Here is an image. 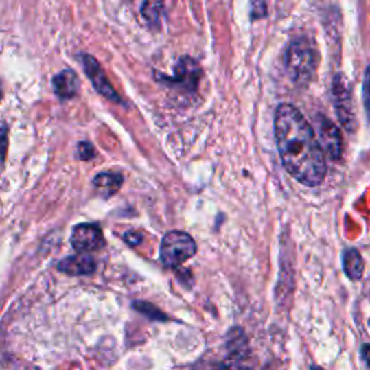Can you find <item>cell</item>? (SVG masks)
I'll return each mask as SVG.
<instances>
[{"label": "cell", "instance_id": "cell-15", "mask_svg": "<svg viewBox=\"0 0 370 370\" xmlns=\"http://www.w3.org/2000/svg\"><path fill=\"white\" fill-rule=\"evenodd\" d=\"M133 308L136 311H139L141 314L146 315V317L150 319V320H159V321H165L167 320V315L165 314H163L162 311H159L152 304L143 303V301H136V303L133 304Z\"/></svg>", "mask_w": 370, "mask_h": 370}, {"label": "cell", "instance_id": "cell-8", "mask_svg": "<svg viewBox=\"0 0 370 370\" xmlns=\"http://www.w3.org/2000/svg\"><path fill=\"white\" fill-rule=\"evenodd\" d=\"M319 132H320V145L324 148L325 154L332 159H338L343 152V139L338 128L332 120L324 116L319 117Z\"/></svg>", "mask_w": 370, "mask_h": 370}, {"label": "cell", "instance_id": "cell-20", "mask_svg": "<svg viewBox=\"0 0 370 370\" xmlns=\"http://www.w3.org/2000/svg\"><path fill=\"white\" fill-rule=\"evenodd\" d=\"M125 240L130 246H138L142 242V236L139 235V233H132V231H129V233H126V235H125Z\"/></svg>", "mask_w": 370, "mask_h": 370}, {"label": "cell", "instance_id": "cell-5", "mask_svg": "<svg viewBox=\"0 0 370 370\" xmlns=\"http://www.w3.org/2000/svg\"><path fill=\"white\" fill-rule=\"evenodd\" d=\"M71 244L80 253L97 251L104 244L103 231L94 224H78L71 233Z\"/></svg>", "mask_w": 370, "mask_h": 370}, {"label": "cell", "instance_id": "cell-6", "mask_svg": "<svg viewBox=\"0 0 370 370\" xmlns=\"http://www.w3.org/2000/svg\"><path fill=\"white\" fill-rule=\"evenodd\" d=\"M201 74H203V71H201L200 65L194 60H191L189 57H185L176 64L175 76L168 77L167 81H170L171 86H178V87L185 89L188 91H194L197 89Z\"/></svg>", "mask_w": 370, "mask_h": 370}, {"label": "cell", "instance_id": "cell-21", "mask_svg": "<svg viewBox=\"0 0 370 370\" xmlns=\"http://www.w3.org/2000/svg\"><path fill=\"white\" fill-rule=\"evenodd\" d=\"M362 358H363V360H365V363L367 365V367L370 369V346H363V349H362Z\"/></svg>", "mask_w": 370, "mask_h": 370}, {"label": "cell", "instance_id": "cell-19", "mask_svg": "<svg viewBox=\"0 0 370 370\" xmlns=\"http://www.w3.org/2000/svg\"><path fill=\"white\" fill-rule=\"evenodd\" d=\"M78 157L81 159H84V161L94 158V148H93V145L89 143V142H81L78 145Z\"/></svg>", "mask_w": 370, "mask_h": 370}, {"label": "cell", "instance_id": "cell-3", "mask_svg": "<svg viewBox=\"0 0 370 370\" xmlns=\"http://www.w3.org/2000/svg\"><path fill=\"white\" fill-rule=\"evenodd\" d=\"M197 252L194 239L188 233L174 230L167 233L162 239L159 256L162 264L170 268H176L187 262Z\"/></svg>", "mask_w": 370, "mask_h": 370}, {"label": "cell", "instance_id": "cell-18", "mask_svg": "<svg viewBox=\"0 0 370 370\" xmlns=\"http://www.w3.org/2000/svg\"><path fill=\"white\" fill-rule=\"evenodd\" d=\"M6 149H8V126L2 125L0 126V162L5 161Z\"/></svg>", "mask_w": 370, "mask_h": 370}, {"label": "cell", "instance_id": "cell-11", "mask_svg": "<svg viewBox=\"0 0 370 370\" xmlns=\"http://www.w3.org/2000/svg\"><path fill=\"white\" fill-rule=\"evenodd\" d=\"M123 178L119 174H113V172H104L100 174L94 178V188L97 189V193L103 197H112L113 194H116L119 188L122 187Z\"/></svg>", "mask_w": 370, "mask_h": 370}, {"label": "cell", "instance_id": "cell-13", "mask_svg": "<svg viewBox=\"0 0 370 370\" xmlns=\"http://www.w3.org/2000/svg\"><path fill=\"white\" fill-rule=\"evenodd\" d=\"M216 370H253V367L248 360V354H230Z\"/></svg>", "mask_w": 370, "mask_h": 370}, {"label": "cell", "instance_id": "cell-12", "mask_svg": "<svg viewBox=\"0 0 370 370\" xmlns=\"http://www.w3.org/2000/svg\"><path fill=\"white\" fill-rule=\"evenodd\" d=\"M343 268H345L346 275L351 281H358L363 275L365 262L360 253L356 249H347L343 253Z\"/></svg>", "mask_w": 370, "mask_h": 370}, {"label": "cell", "instance_id": "cell-22", "mask_svg": "<svg viewBox=\"0 0 370 370\" xmlns=\"http://www.w3.org/2000/svg\"><path fill=\"white\" fill-rule=\"evenodd\" d=\"M0 99H2V84H0Z\"/></svg>", "mask_w": 370, "mask_h": 370}, {"label": "cell", "instance_id": "cell-23", "mask_svg": "<svg viewBox=\"0 0 370 370\" xmlns=\"http://www.w3.org/2000/svg\"><path fill=\"white\" fill-rule=\"evenodd\" d=\"M311 370H321V369H317V367H314V366H312V367H311Z\"/></svg>", "mask_w": 370, "mask_h": 370}, {"label": "cell", "instance_id": "cell-17", "mask_svg": "<svg viewBox=\"0 0 370 370\" xmlns=\"http://www.w3.org/2000/svg\"><path fill=\"white\" fill-rule=\"evenodd\" d=\"M252 19H260L266 15V2L265 0H252Z\"/></svg>", "mask_w": 370, "mask_h": 370}, {"label": "cell", "instance_id": "cell-2", "mask_svg": "<svg viewBox=\"0 0 370 370\" xmlns=\"http://www.w3.org/2000/svg\"><path fill=\"white\" fill-rule=\"evenodd\" d=\"M317 52L305 39H297L291 43L285 56V67L292 83L307 86L317 70Z\"/></svg>", "mask_w": 370, "mask_h": 370}, {"label": "cell", "instance_id": "cell-1", "mask_svg": "<svg viewBox=\"0 0 370 370\" xmlns=\"http://www.w3.org/2000/svg\"><path fill=\"white\" fill-rule=\"evenodd\" d=\"M275 138L285 170L307 187L320 185L327 174L321 145L308 120L292 104H281L275 115Z\"/></svg>", "mask_w": 370, "mask_h": 370}, {"label": "cell", "instance_id": "cell-9", "mask_svg": "<svg viewBox=\"0 0 370 370\" xmlns=\"http://www.w3.org/2000/svg\"><path fill=\"white\" fill-rule=\"evenodd\" d=\"M58 269L68 275H90L95 270V262L91 256L80 253L62 259L58 264Z\"/></svg>", "mask_w": 370, "mask_h": 370}, {"label": "cell", "instance_id": "cell-10", "mask_svg": "<svg viewBox=\"0 0 370 370\" xmlns=\"http://www.w3.org/2000/svg\"><path fill=\"white\" fill-rule=\"evenodd\" d=\"M78 77L73 70H64L52 78V87L61 99H71L78 91Z\"/></svg>", "mask_w": 370, "mask_h": 370}, {"label": "cell", "instance_id": "cell-7", "mask_svg": "<svg viewBox=\"0 0 370 370\" xmlns=\"http://www.w3.org/2000/svg\"><path fill=\"white\" fill-rule=\"evenodd\" d=\"M81 62H83L86 74L91 80L93 87L97 90L102 95H104L106 99L120 103L122 102L120 97L117 95L116 90L112 87V84L108 83V80H107L104 71L102 70L100 64L95 61L91 56H83V58H81Z\"/></svg>", "mask_w": 370, "mask_h": 370}, {"label": "cell", "instance_id": "cell-4", "mask_svg": "<svg viewBox=\"0 0 370 370\" xmlns=\"http://www.w3.org/2000/svg\"><path fill=\"white\" fill-rule=\"evenodd\" d=\"M333 97L334 107L341 125L349 132H354L356 129V119L351 106V95L347 87V80L343 74H337L333 81Z\"/></svg>", "mask_w": 370, "mask_h": 370}, {"label": "cell", "instance_id": "cell-16", "mask_svg": "<svg viewBox=\"0 0 370 370\" xmlns=\"http://www.w3.org/2000/svg\"><path fill=\"white\" fill-rule=\"evenodd\" d=\"M363 102H365V111L370 120V67H367L365 81H363Z\"/></svg>", "mask_w": 370, "mask_h": 370}, {"label": "cell", "instance_id": "cell-14", "mask_svg": "<svg viewBox=\"0 0 370 370\" xmlns=\"http://www.w3.org/2000/svg\"><path fill=\"white\" fill-rule=\"evenodd\" d=\"M162 13V0H145L142 5V15L149 23H158Z\"/></svg>", "mask_w": 370, "mask_h": 370}]
</instances>
